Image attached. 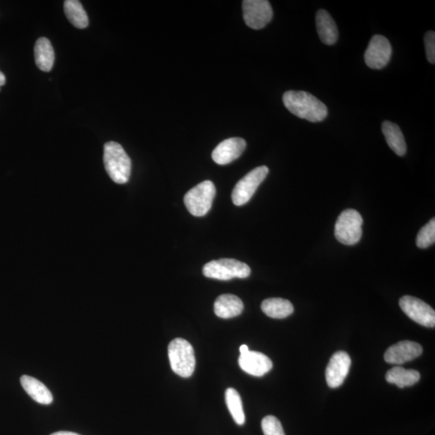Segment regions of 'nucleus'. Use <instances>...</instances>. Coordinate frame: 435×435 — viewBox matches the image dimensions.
<instances>
[{
	"label": "nucleus",
	"mask_w": 435,
	"mask_h": 435,
	"mask_svg": "<svg viewBox=\"0 0 435 435\" xmlns=\"http://www.w3.org/2000/svg\"><path fill=\"white\" fill-rule=\"evenodd\" d=\"M51 435H80V434L70 432H58L52 434Z\"/></svg>",
	"instance_id": "nucleus-27"
},
{
	"label": "nucleus",
	"mask_w": 435,
	"mask_h": 435,
	"mask_svg": "<svg viewBox=\"0 0 435 435\" xmlns=\"http://www.w3.org/2000/svg\"><path fill=\"white\" fill-rule=\"evenodd\" d=\"M238 365L245 373L254 376H263L273 369V362L263 353L248 351L241 354Z\"/></svg>",
	"instance_id": "nucleus-14"
},
{
	"label": "nucleus",
	"mask_w": 435,
	"mask_h": 435,
	"mask_svg": "<svg viewBox=\"0 0 435 435\" xmlns=\"http://www.w3.org/2000/svg\"><path fill=\"white\" fill-rule=\"evenodd\" d=\"M35 62L37 67L44 72H50L54 66L55 55L51 42L46 37L36 41L34 48Z\"/></svg>",
	"instance_id": "nucleus-17"
},
{
	"label": "nucleus",
	"mask_w": 435,
	"mask_h": 435,
	"mask_svg": "<svg viewBox=\"0 0 435 435\" xmlns=\"http://www.w3.org/2000/svg\"><path fill=\"white\" fill-rule=\"evenodd\" d=\"M316 28L318 36L323 44L335 45L338 37V31L335 21L325 9L318 10L316 14Z\"/></svg>",
	"instance_id": "nucleus-15"
},
{
	"label": "nucleus",
	"mask_w": 435,
	"mask_h": 435,
	"mask_svg": "<svg viewBox=\"0 0 435 435\" xmlns=\"http://www.w3.org/2000/svg\"><path fill=\"white\" fill-rule=\"evenodd\" d=\"M435 242V220L434 218L424 226L418 232L416 243L420 248H427Z\"/></svg>",
	"instance_id": "nucleus-24"
},
{
	"label": "nucleus",
	"mask_w": 435,
	"mask_h": 435,
	"mask_svg": "<svg viewBox=\"0 0 435 435\" xmlns=\"http://www.w3.org/2000/svg\"><path fill=\"white\" fill-rule=\"evenodd\" d=\"M214 311L218 317L231 318L240 315L243 311V304L240 298L233 294H222L214 304Z\"/></svg>",
	"instance_id": "nucleus-16"
},
{
	"label": "nucleus",
	"mask_w": 435,
	"mask_h": 435,
	"mask_svg": "<svg viewBox=\"0 0 435 435\" xmlns=\"http://www.w3.org/2000/svg\"><path fill=\"white\" fill-rule=\"evenodd\" d=\"M392 46L388 39L381 35H375L371 39L364 54L366 65L373 70H381L390 61Z\"/></svg>",
	"instance_id": "nucleus-10"
},
{
	"label": "nucleus",
	"mask_w": 435,
	"mask_h": 435,
	"mask_svg": "<svg viewBox=\"0 0 435 435\" xmlns=\"http://www.w3.org/2000/svg\"><path fill=\"white\" fill-rule=\"evenodd\" d=\"M262 310L267 316L280 320L293 314L294 306L283 299H269L262 302Z\"/></svg>",
	"instance_id": "nucleus-21"
},
{
	"label": "nucleus",
	"mask_w": 435,
	"mask_h": 435,
	"mask_svg": "<svg viewBox=\"0 0 435 435\" xmlns=\"http://www.w3.org/2000/svg\"><path fill=\"white\" fill-rule=\"evenodd\" d=\"M21 385L27 394L40 404L50 405L52 401L51 392L41 382L31 376L24 375L20 378Z\"/></svg>",
	"instance_id": "nucleus-18"
},
{
	"label": "nucleus",
	"mask_w": 435,
	"mask_h": 435,
	"mask_svg": "<svg viewBox=\"0 0 435 435\" xmlns=\"http://www.w3.org/2000/svg\"><path fill=\"white\" fill-rule=\"evenodd\" d=\"M246 145V141L242 138H229L221 142L215 148L212 152V159L216 164L224 166L240 157L245 151Z\"/></svg>",
	"instance_id": "nucleus-13"
},
{
	"label": "nucleus",
	"mask_w": 435,
	"mask_h": 435,
	"mask_svg": "<svg viewBox=\"0 0 435 435\" xmlns=\"http://www.w3.org/2000/svg\"><path fill=\"white\" fill-rule=\"evenodd\" d=\"M352 360L345 352L334 354L326 369L327 383L331 388H338L343 385L348 375Z\"/></svg>",
	"instance_id": "nucleus-11"
},
{
	"label": "nucleus",
	"mask_w": 435,
	"mask_h": 435,
	"mask_svg": "<svg viewBox=\"0 0 435 435\" xmlns=\"http://www.w3.org/2000/svg\"><path fill=\"white\" fill-rule=\"evenodd\" d=\"M363 218L357 211L345 210L338 216L335 226L338 241L345 245H354L362 237Z\"/></svg>",
	"instance_id": "nucleus-4"
},
{
	"label": "nucleus",
	"mask_w": 435,
	"mask_h": 435,
	"mask_svg": "<svg viewBox=\"0 0 435 435\" xmlns=\"http://www.w3.org/2000/svg\"><path fill=\"white\" fill-rule=\"evenodd\" d=\"M248 351H249V349H248L247 345H242V346L240 348L241 354H245V353L248 352Z\"/></svg>",
	"instance_id": "nucleus-29"
},
{
	"label": "nucleus",
	"mask_w": 435,
	"mask_h": 435,
	"mask_svg": "<svg viewBox=\"0 0 435 435\" xmlns=\"http://www.w3.org/2000/svg\"><path fill=\"white\" fill-rule=\"evenodd\" d=\"M216 194L215 185L211 181H204L195 185L184 197V203L191 215L196 217L208 213Z\"/></svg>",
	"instance_id": "nucleus-5"
},
{
	"label": "nucleus",
	"mask_w": 435,
	"mask_h": 435,
	"mask_svg": "<svg viewBox=\"0 0 435 435\" xmlns=\"http://www.w3.org/2000/svg\"><path fill=\"white\" fill-rule=\"evenodd\" d=\"M5 83H6V78H5L4 74L0 71V87L3 86Z\"/></svg>",
	"instance_id": "nucleus-28"
},
{
	"label": "nucleus",
	"mask_w": 435,
	"mask_h": 435,
	"mask_svg": "<svg viewBox=\"0 0 435 435\" xmlns=\"http://www.w3.org/2000/svg\"><path fill=\"white\" fill-rule=\"evenodd\" d=\"M225 400L228 410L236 423L240 426L243 425L245 422V415L238 392L233 388L227 389L225 392Z\"/></svg>",
	"instance_id": "nucleus-23"
},
{
	"label": "nucleus",
	"mask_w": 435,
	"mask_h": 435,
	"mask_svg": "<svg viewBox=\"0 0 435 435\" xmlns=\"http://www.w3.org/2000/svg\"><path fill=\"white\" fill-rule=\"evenodd\" d=\"M169 359L175 373L188 378L195 369V355L192 345L182 338L173 339L168 348Z\"/></svg>",
	"instance_id": "nucleus-3"
},
{
	"label": "nucleus",
	"mask_w": 435,
	"mask_h": 435,
	"mask_svg": "<svg viewBox=\"0 0 435 435\" xmlns=\"http://www.w3.org/2000/svg\"><path fill=\"white\" fill-rule=\"evenodd\" d=\"M420 373L416 370L406 369L400 366L391 369L387 372L385 378L390 384H395L399 388H405L418 383Z\"/></svg>",
	"instance_id": "nucleus-20"
},
{
	"label": "nucleus",
	"mask_w": 435,
	"mask_h": 435,
	"mask_svg": "<svg viewBox=\"0 0 435 435\" xmlns=\"http://www.w3.org/2000/svg\"><path fill=\"white\" fill-rule=\"evenodd\" d=\"M269 172L267 166H262L252 169L236 185L231 194L233 204L240 206L250 200Z\"/></svg>",
	"instance_id": "nucleus-7"
},
{
	"label": "nucleus",
	"mask_w": 435,
	"mask_h": 435,
	"mask_svg": "<svg viewBox=\"0 0 435 435\" xmlns=\"http://www.w3.org/2000/svg\"><path fill=\"white\" fill-rule=\"evenodd\" d=\"M104 162L106 171L113 182L117 184L129 182L131 171V159L118 143H106Z\"/></svg>",
	"instance_id": "nucleus-2"
},
{
	"label": "nucleus",
	"mask_w": 435,
	"mask_h": 435,
	"mask_svg": "<svg viewBox=\"0 0 435 435\" xmlns=\"http://www.w3.org/2000/svg\"><path fill=\"white\" fill-rule=\"evenodd\" d=\"M426 52L429 63H435V34L434 31H429L424 37Z\"/></svg>",
	"instance_id": "nucleus-26"
},
{
	"label": "nucleus",
	"mask_w": 435,
	"mask_h": 435,
	"mask_svg": "<svg viewBox=\"0 0 435 435\" xmlns=\"http://www.w3.org/2000/svg\"><path fill=\"white\" fill-rule=\"evenodd\" d=\"M283 103L297 117L312 123L325 120L328 114L327 106L308 92H286L283 95Z\"/></svg>",
	"instance_id": "nucleus-1"
},
{
	"label": "nucleus",
	"mask_w": 435,
	"mask_h": 435,
	"mask_svg": "<svg viewBox=\"0 0 435 435\" xmlns=\"http://www.w3.org/2000/svg\"><path fill=\"white\" fill-rule=\"evenodd\" d=\"M64 12L74 27L83 29L89 25V20L86 10L78 0H66L64 3Z\"/></svg>",
	"instance_id": "nucleus-22"
},
{
	"label": "nucleus",
	"mask_w": 435,
	"mask_h": 435,
	"mask_svg": "<svg viewBox=\"0 0 435 435\" xmlns=\"http://www.w3.org/2000/svg\"><path fill=\"white\" fill-rule=\"evenodd\" d=\"M382 131L385 137L387 144L397 155L404 156L406 152L405 137L400 127L390 121H385L382 124Z\"/></svg>",
	"instance_id": "nucleus-19"
},
{
	"label": "nucleus",
	"mask_w": 435,
	"mask_h": 435,
	"mask_svg": "<svg viewBox=\"0 0 435 435\" xmlns=\"http://www.w3.org/2000/svg\"><path fill=\"white\" fill-rule=\"evenodd\" d=\"M204 274L206 278L220 280L246 278L250 276L251 269L247 264L235 259H220L206 264Z\"/></svg>",
	"instance_id": "nucleus-6"
},
{
	"label": "nucleus",
	"mask_w": 435,
	"mask_h": 435,
	"mask_svg": "<svg viewBox=\"0 0 435 435\" xmlns=\"http://www.w3.org/2000/svg\"><path fill=\"white\" fill-rule=\"evenodd\" d=\"M243 20L249 28L262 29L273 19V8L267 0L243 1Z\"/></svg>",
	"instance_id": "nucleus-8"
},
{
	"label": "nucleus",
	"mask_w": 435,
	"mask_h": 435,
	"mask_svg": "<svg viewBox=\"0 0 435 435\" xmlns=\"http://www.w3.org/2000/svg\"><path fill=\"white\" fill-rule=\"evenodd\" d=\"M422 352V347L418 343L401 341L387 350L385 360L392 364H402L420 357Z\"/></svg>",
	"instance_id": "nucleus-12"
},
{
	"label": "nucleus",
	"mask_w": 435,
	"mask_h": 435,
	"mask_svg": "<svg viewBox=\"0 0 435 435\" xmlns=\"http://www.w3.org/2000/svg\"><path fill=\"white\" fill-rule=\"evenodd\" d=\"M399 305L405 314L418 325L427 327H434L435 312L425 301L412 296H404L399 301Z\"/></svg>",
	"instance_id": "nucleus-9"
},
{
	"label": "nucleus",
	"mask_w": 435,
	"mask_h": 435,
	"mask_svg": "<svg viewBox=\"0 0 435 435\" xmlns=\"http://www.w3.org/2000/svg\"><path fill=\"white\" fill-rule=\"evenodd\" d=\"M262 427L264 435H285L283 425L274 416H266L263 418Z\"/></svg>",
	"instance_id": "nucleus-25"
}]
</instances>
